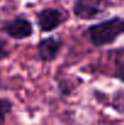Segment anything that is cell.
I'll return each instance as SVG.
<instances>
[{"label":"cell","instance_id":"1","mask_svg":"<svg viewBox=\"0 0 124 125\" xmlns=\"http://www.w3.org/2000/svg\"><path fill=\"white\" fill-rule=\"evenodd\" d=\"M83 35L95 47L111 45L124 35V17L116 15L111 18L92 23L83 31Z\"/></svg>","mask_w":124,"mask_h":125},{"label":"cell","instance_id":"2","mask_svg":"<svg viewBox=\"0 0 124 125\" xmlns=\"http://www.w3.org/2000/svg\"><path fill=\"white\" fill-rule=\"evenodd\" d=\"M113 6L112 0H74L72 11L78 20L92 21L105 15Z\"/></svg>","mask_w":124,"mask_h":125},{"label":"cell","instance_id":"3","mask_svg":"<svg viewBox=\"0 0 124 125\" xmlns=\"http://www.w3.org/2000/svg\"><path fill=\"white\" fill-rule=\"evenodd\" d=\"M0 31L11 39L24 40L34 34V26L26 16L16 15L13 18L4 21L0 26Z\"/></svg>","mask_w":124,"mask_h":125},{"label":"cell","instance_id":"4","mask_svg":"<svg viewBox=\"0 0 124 125\" xmlns=\"http://www.w3.org/2000/svg\"><path fill=\"white\" fill-rule=\"evenodd\" d=\"M37 26L41 33H51L69 20L67 12L57 7H44L37 12Z\"/></svg>","mask_w":124,"mask_h":125},{"label":"cell","instance_id":"5","mask_svg":"<svg viewBox=\"0 0 124 125\" xmlns=\"http://www.w3.org/2000/svg\"><path fill=\"white\" fill-rule=\"evenodd\" d=\"M65 45L63 39L56 38L52 35L40 39L37 44V55L39 61L43 63H51L61 53V50Z\"/></svg>","mask_w":124,"mask_h":125},{"label":"cell","instance_id":"6","mask_svg":"<svg viewBox=\"0 0 124 125\" xmlns=\"http://www.w3.org/2000/svg\"><path fill=\"white\" fill-rule=\"evenodd\" d=\"M78 82H82V79H76L74 82L71 79V78H63V79H60L58 83H57V90H58V94L61 96H69L72 95V92L76 90L77 85L79 86L80 84H78Z\"/></svg>","mask_w":124,"mask_h":125},{"label":"cell","instance_id":"7","mask_svg":"<svg viewBox=\"0 0 124 125\" xmlns=\"http://www.w3.org/2000/svg\"><path fill=\"white\" fill-rule=\"evenodd\" d=\"M108 106L119 115H124V89H118L112 94Z\"/></svg>","mask_w":124,"mask_h":125},{"label":"cell","instance_id":"8","mask_svg":"<svg viewBox=\"0 0 124 125\" xmlns=\"http://www.w3.org/2000/svg\"><path fill=\"white\" fill-rule=\"evenodd\" d=\"M13 109L12 100L7 97H0V125H6V118Z\"/></svg>","mask_w":124,"mask_h":125},{"label":"cell","instance_id":"9","mask_svg":"<svg viewBox=\"0 0 124 125\" xmlns=\"http://www.w3.org/2000/svg\"><path fill=\"white\" fill-rule=\"evenodd\" d=\"M11 56V50L7 47V42L0 37V62L7 60Z\"/></svg>","mask_w":124,"mask_h":125},{"label":"cell","instance_id":"10","mask_svg":"<svg viewBox=\"0 0 124 125\" xmlns=\"http://www.w3.org/2000/svg\"><path fill=\"white\" fill-rule=\"evenodd\" d=\"M111 75H112V78H114V79H117V80L124 83V60H122V61L116 66V69L113 71V73H112Z\"/></svg>","mask_w":124,"mask_h":125},{"label":"cell","instance_id":"11","mask_svg":"<svg viewBox=\"0 0 124 125\" xmlns=\"http://www.w3.org/2000/svg\"><path fill=\"white\" fill-rule=\"evenodd\" d=\"M94 94V97L96 98V101L99 102V103H103L106 100H107V95L105 94V92H102V91H100V90H94L92 91Z\"/></svg>","mask_w":124,"mask_h":125}]
</instances>
